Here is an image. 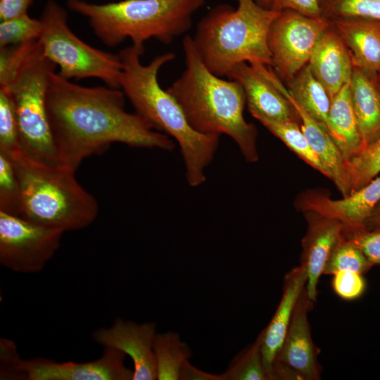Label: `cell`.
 <instances>
[{
	"instance_id": "21",
	"label": "cell",
	"mask_w": 380,
	"mask_h": 380,
	"mask_svg": "<svg viewBox=\"0 0 380 380\" xmlns=\"http://www.w3.org/2000/svg\"><path fill=\"white\" fill-rule=\"evenodd\" d=\"M326 129L338 147L345 163L364 148L351 100L350 84L344 85L331 99Z\"/></svg>"
},
{
	"instance_id": "39",
	"label": "cell",
	"mask_w": 380,
	"mask_h": 380,
	"mask_svg": "<svg viewBox=\"0 0 380 380\" xmlns=\"http://www.w3.org/2000/svg\"><path fill=\"white\" fill-rule=\"evenodd\" d=\"M261 6L271 9L272 0H255Z\"/></svg>"
},
{
	"instance_id": "25",
	"label": "cell",
	"mask_w": 380,
	"mask_h": 380,
	"mask_svg": "<svg viewBox=\"0 0 380 380\" xmlns=\"http://www.w3.org/2000/svg\"><path fill=\"white\" fill-rule=\"evenodd\" d=\"M380 173V137L346 161L343 197L367 184Z\"/></svg>"
},
{
	"instance_id": "6",
	"label": "cell",
	"mask_w": 380,
	"mask_h": 380,
	"mask_svg": "<svg viewBox=\"0 0 380 380\" xmlns=\"http://www.w3.org/2000/svg\"><path fill=\"white\" fill-rule=\"evenodd\" d=\"M6 155L21 189L20 217L64 232L82 229L95 220L98 203L78 183L75 171L39 163L21 149Z\"/></svg>"
},
{
	"instance_id": "23",
	"label": "cell",
	"mask_w": 380,
	"mask_h": 380,
	"mask_svg": "<svg viewBox=\"0 0 380 380\" xmlns=\"http://www.w3.org/2000/svg\"><path fill=\"white\" fill-rule=\"evenodd\" d=\"M287 84V89L295 101L326 127L331 99L324 86L313 75L309 65L301 69Z\"/></svg>"
},
{
	"instance_id": "22",
	"label": "cell",
	"mask_w": 380,
	"mask_h": 380,
	"mask_svg": "<svg viewBox=\"0 0 380 380\" xmlns=\"http://www.w3.org/2000/svg\"><path fill=\"white\" fill-rule=\"evenodd\" d=\"M350 87L365 147L380 137V92L376 81L355 66Z\"/></svg>"
},
{
	"instance_id": "14",
	"label": "cell",
	"mask_w": 380,
	"mask_h": 380,
	"mask_svg": "<svg viewBox=\"0 0 380 380\" xmlns=\"http://www.w3.org/2000/svg\"><path fill=\"white\" fill-rule=\"evenodd\" d=\"M380 203V175L341 199H332L319 190H308L298 198V208L340 222L346 232L367 230V222Z\"/></svg>"
},
{
	"instance_id": "36",
	"label": "cell",
	"mask_w": 380,
	"mask_h": 380,
	"mask_svg": "<svg viewBox=\"0 0 380 380\" xmlns=\"http://www.w3.org/2000/svg\"><path fill=\"white\" fill-rule=\"evenodd\" d=\"M32 0H0V20H6L27 13Z\"/></svg>"
},
{
	"instance_id": "15",
	"label": "cell",
	"mask_w": 380,
	"mask_h": 380,
	"mask_svg": "<svg viewBox=\"0 0 380 380\" xmlns=\"http://www.w3.org/2000/svg\"><path fill=\"white\" fill-rule=\"evenodd\" d=\"M156 328V323L152 322L137 324L117 318L111 327L95 330L91 337L104 348L117 349L132 359L133 380H156L157 370L153 342Z\"/></svg>"
},
{
	"instance_id": "4",
	"label": "cell",
	"mask_w": 380,
	"mask_h": 380,
	"mask_svg": "<svg viewBox=\"0 0 380 380\" xmlns=\"http://www.w3.org/2000/svg\"><path fill=\"white\" fill-rule=\"evenodd\" d=\"M281 11L255 0H237V7L220 4L197 24L192 37L205 65L219 77L246 62L272 66L268 34Z\"/></svg>"
},
{
	"instance_id": "24",
	"label": "cell",
	"mask_w": 380,
	"mask_h": 380,
	"mask_svg": "<svg viewBox=\"0 0 380 380\" xmlns=\"http://www.w3.org/2000/svg\"><path fill=\"white\" fill-rule=\"evenodd\" d=\"M153 352L157 380H179L183 364L192 355L189 346L174 331L157 333Z\"/></svg>"
},
{
	"instance_id": "17",
	"label": "cell",
	"mask_w": 380,
	"mask_h": 380,
	"mask_svg": "<svg viewBox=\"0 0 380 380\" xmlns=\"http://www.w3.org/2000/svg\"><path fill=\"white\" fill-rule=\"evenodd\" d=\"M308 65L331 99L350 83L354 68L351 55L332 23L319 39Z\"/></svg>"
},
{
	"instance_id": "7",
	"label": "cell",
	"mask_w": 380,
	"mask_h": 380,
	"mask_svg": "<svg viewBox=\"0 0 380 380\" xmlns=\"http://www.w3.org/2000/svg\"><path fill=\"white\" fill-rule=\"evenodd\" d=\"M56 65L43 53L36 40L15 71L0 88L14 103L21 151L33 160L51 166H63L56 148L46 110V94Z\"/></svg>"
},
{
	"instance_id": "11",
	"label": "cell",
	"mask_w": 380,
	"mask_h": 380,
	"mask_svg": "<svg viewBox=\"0 0 380 380\" xmlns=\"http://www.w3.org/2000/svg\"><path fill=\"white\" fill-rule=\"evenodd\" d=\"M63 233L0 211V264L14 272L38 273L59 248Z\"/></svg>"
},
{
	"instance_id": "35",
	"label": "cell",
	"mask_w": 380,
	"mask_h": 380,
	"mask_svg": "<svg viewBox=\"0 0 380 380\" xmlns=\"http://www.w3.org/2000/svg\"><path fill=\"white\" fill-rule=\"evenodd\" d=\"M271 9L293 10L311 17L322 16L319 0H272Z\"/></svg>"
},
{
	"instance_id": "27",
	"label": "cell",
	"mask_w": 380,
	"mask_h": 380,
	"mask_svg": "<svg viewBox=\"0 0 380 380\" xmlns=\"http://www.w3.org/2000/svg\"><path fill=\"white\" fill-rule=\"evenodd\" d=\"M372 266L363 252L343 232L329 255L323 274L333 275L342 271L363 274Z\"/></svg>"
},
{
	"instance_id": "16",
	"label": "cell",
	"mask_w": 380,
	"mask_h": 380,
	"mask_svg": "<svg viewBox=\"0 0 380 380\" xmlns=\"http://www.w3.org/2000/svg\"><path fill=\"white\" fill-rule=\"evenodd\" d=\"M304 213L306 215L308 229L302 240L300 264L307 270V293L315 302L319 279L323 274L333 248L343 234L344 227L338 220L314 213Z\"/></svg>"
},
{
	"instance_id": "12",
	"label": "cell",
	"mask_w": 380,
	"mask_h": 380,
	"mask_svg": "<svg viewBox=\"0 0 380 380\" xmlns=\"http://www.w3.org/2000/svg\"><path fill=\"white\" fill-rule=\"evenodd\" d=\"M313 302L302 291L296 303L291 321L272 367V380H318L321 369L317 362L319 348L314 343L308 314Z\"/></svg>"
},
{
	"instance_id": "29",
	"label": "cell",
	"mask_w": 380,
	"mask_h": 380,
	"mask_svg": "<svg viewBox=\"0 0 380 380\" xmlns=\"http://www.w3.org/2000/svg\"><path fill=\"white\" fill-rule=\"evenodd\" d=\"M322 16L331 20L360 18L380 22V0H319Z\"/></svg>"
},
{
	"instance_id": "28",
	"label": "cell",
	"mask_w": 380,
	"mask_h": 380,
	"mask_svg": "<svg viewBox=\"0 0 380 380\" xmlns=\"http://www.w3.org/2000/svg\"><path fill=\"white\" fill-rule=\"evenodd\" d=\"M262 336L237 355L223 373L224 380H270L261 352Z\"/></svg>"
},
{
	"instance_id": "20",
	"label": "cell",
	"mask_w": 380,
	"mask_h": 380,
	"mask_svg": "<svg viewBox=\"0 0 380 380\" xmlns=\"http://www.w3.org/2000/svg\"><path fill=\"white\" fill-rule=\"evenodd\" d=\"M281 91L289 99L299 116L300 128L310 146L319 158L324 170L325 176L331 179L338 190L343 191L345 160L325 126L312 118L291 96L281 82Z\"/></svg>"
},
{
	"instance_id": "5",
	"label": "cell",
	"mask_w": 380,
	"mask_h": 380,
	"mask_svg": "<svg viewBox=\"0 0 380 380\" xmlns=\"http://www.w3.org/2000/svg\"><path fill=\"white\" fill-rule=\"evenodd\" d=\"M205 0H122L93 4L68 0L70 9L85 16L95 35L106 46L127 38L142 53L144 43L154 38L169 44L191 27L194 13Z\"/></svg>"
},
{
	"instance_id": "9",
	"label": "cell",
	"mask_w": 380,
	"mask_h": 380,
	"mask_svg": "<svg viewBox=\"0 0 380 380\" xmlns=\"http://www.w3.org/2000/svg\"><path fill=\"white\" fill-rule=\"evenodd\" d=\"M126 355L104 348L98 360L58 362L44 357L22 359L15 343L0 338L1 380H133L134 372L125 365Z\"/></svg>"
},
{
	"instance_id": "38",
	"label": "cell",
	"mask_w": 380,
	"mask_h": 380,
	"mask_svg": "<svg viewBox=\"0 0 380 380\" xmlns=\"http://www.w3.org/2000/svg\"><path fill=\"white\" fill-rule=\"evenodd\" d=\"M370 225H373L375 229H380V203L376 205L367 222V229Z\"/></svg>"
},
{
	"instance_id": "10",
	"label": "cell",
	"mask_w": 380,
	"mask_h": 380,
	"mask_svg": "<svg viewBox=\"0 0 380 380\" xmlns=\"http://www.w3.org/2000/svg\"><path fill=\"white\" fill-rule=\"evenodd\" d=\"M331 26V21L323 16L281 11L268 34L271 67L277 75L289 82L307 65L321 36Z\"/></svg>"
},
{
	"instance_id": "1",
	"label": "cell",
	"mask_w": 380,
	"mask_h": 380,
	"mask_svg": "<svg viewBox=\"0 0 380 380\" xmlns=\"http://www.w3.org/2000/svg\"><path fill=\"white\" fill-rule=\"evenodd\" d=\"M125 95L109 87H87L53 72L46 110L62 165L75 171L82 161L113 143L172 151L171 137L138 113L125 110Z\"/></svg>"
},
{
	"instance_id": "13",
	"label": "cell",
	"mask_w": 380,
	"mask_h": 380,
	"mask_svg": "<svg viewBox=\"0 0 380 380\" xmlns=\"http://www.w3.org/2000/svg\"><path fill=\"white\" fill-rule=\"evenodd\" d=\"M227 77L241 86L248 110L258 120L300 121L293 106L280 89V77L271 66L243 62L234 66Z\"/></svg>"
},
{
	"instance_id": "19",
	"label": "cell",
	"mask_w": 380,
	"mask_h": 380,
	"mask_svg": "<svg viewBox=\"0 0 380 380\" xmlns=\"http://www.w3.org/2000/svg\"><path fill=\"white\" fill-rule=\"evenodd\" d=\"M331 23L348 47L353 65L376 81L380 74V22L350 18Z\"/></svg>"
},
{
	"instance_id": "2",
	"label": "cell",
	"mask_w": 380,
	"mask_h": 380,
	"mask_svg": "<svg viewBox=\"0 0 380 380\" xmlns=\"http://www.w3.org/2000/svg\"><path fill=\"white\" fill-rule=\"evenodd\" d=\"M122 63L120 89L129 99L136 113L178 144L185 167V176L191 187L201 185L206 179L205 169L217 150L220 134H205L189 125L175 99L159 84L158 74L175 54L165 53L143 65V53L133 45L118 54Z\"/></svg>"
},
{
	"instance_id": "34",
	"label": "cell",
	"mask_w": 380,
	"mask_h": 380,
	"mask_svg": "<svg viewBox=\"0 0 380 380\" xmlns=\"http://www.w3.org/2000/svg\"><path fill=\"white\" fill-rule=\"evenodd\" d=\"M343 232L363 252L372 265H380V229Z\"/></svg>"
},
{
	"instance_id": "33",
	"label": "cell",
	"mask_w": 380,
	"mask_h": 380,
	"mask_svg": "<svg viewBox=\"0 0 380 380\" xmlns=\"http://www.w3.org/2000/svg\"><path fill=\"white\" fill-rule=\"evenodd\" d=\"M332 288L342 299L355 300L361 296L365 289L362 274L350 271L338 272L333 274Z\"/></svg>"
},
{
	"instance_id": "3",
	"label": "cell",
	"mask_w": 380,
	"mask_h": 380,
	"mask_svg": "<svg viewBox=\"0 0 380 380\" xmlns=\"http://www.w3.org/2000/svg\"><path fill=\"white\" fill-rule=\"evenodd\" d=\"M182 48L185 70L167 91L179 104L194 130L205 134H227L247 162H257V130L244 118L246 103L243 88L236 81L225 80L210 72L191 37L184 36Z\"/></svg>"
},
{
	"instance_id": "18",
	"label": "cell",
	"mask_w": 380,
	"mask_h": 380,
	"mask_svg": "<svg viewBox=\"0 0 380 380\" xmlns=\"http://www.w3.org/2000/svg\"><path fill=\"white\" fill-rule=\"evenodd\" d=\"M307 279V270L301 264L285 275L280 302L269 324L260 333L261 352L270 380H272L274 360L283 345L296 303L306 286Z\"/></svg>"
},
{
	"instance_id": "37",
	"label": "cell",
	"mask_w": 380,
	"mask_h": 380,
	"mask_svg": "<svg viewBox=\"0 0 380 380\" xmlns=\"http://www.w3.org/2000/svg\"><path fill=\"white\" fill-rule=\"evenodd\" d=\"M179 380H224L223 374H214L202 371L186 361L179 372Z\"/></svg>"
},
{
	"instance_id": "31",
	"label": "cell",
	"mask_w": 380,
	"mask_h": 380,
	"mask_svg": "<svg viewBox=\"0 0 380 380\" xmlns=\"http://www.w3.org/2000/svg\"><path fill=\"white\" fill-rule=\"evenodd\" d=\"M42 31L41 19L30 18L27 13L0 23V47L37 40Z\"/></svg>"
},
{
	"instance_id": "26",
	"label": "cell",
	"mask_w": 380,
	"mask_h": 380,
	"mask_svg": "<svg viewBox=\"0 0 380 380\" xmlns=\"http://www.w3.org/2000/svg\"><path fill=\"white\" fill-rule=\"evenodd\" d=\"M258 121L298 157L325 175V170L310 146L298 122H279L267 119H260Z\"/></svg>"
},
{
	"instance_id": "30",
	"label": "cell",
	"mask_w": 380,
	"mask_h": 380,
	"mask_svg": "<svg viewBox=\"0 0 380 380\" xmlns=\"http://www.w3.org/2000/svg\"><path fill=\"white\" fill-rule=\"evenodd\" d=\"M0 211L20 217L21 189L10 158L0 151Z\"/></svg>"
},
{
	"instance_id": "8",
	"label": "cell",
	"mask_w": 380,
	"mask_h": 380,
	"mask_svg": "<svg viewBox=\"0 0 380 380\" xmlns=\"http://www.w3.org/2000/svg\"><path fill=\"white\" fill-rule=\"evenodd\" d=\"M38 39L44 55L59 66L58 75L70 80L95 77L108 87L120 89L122 63L119 55L95 49L68 27L67 13L53 1L47 2Z\"/></svg>"
},
{
	"instance_id": "32",
	"label": "cell",
	"mask_w": 380,
	"mask_h": 380,
	"mask_svg": "<svg viewBox=\"0 0 380 380\" xmlns=\"http://www.w3.org/2000/svg\"><path fill=\"white\" fill-rule=\"evenodd\" d=\"M20 149L19 129L10 94L0 88V151L5 154Z\"/></svg>"
},
{
	"instance_id": "40",
	"label": "cell",
	"mask_w": 380,
	"mask_h": 380,
	"mask_svg": "<svg viewBox=\"0 0 380 380\" xmlns=\"http://www.w3.org/2000/svg\"><path fill=\"white\" fill-rule=\"evenodd\" d=\"M376 84H377V87L379 90V92H380V74L379 75V77H377L376 80Z\"/></svg>"
}]
</instances>
